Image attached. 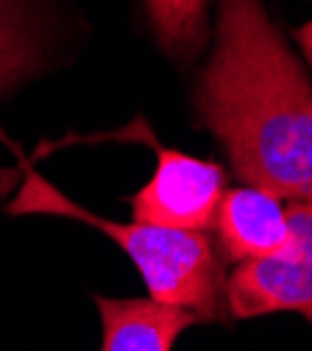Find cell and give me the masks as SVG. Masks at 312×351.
Instances as JSON below:
<instances>
[{"label": "cell", "mask_w": 312, "mask_h": 351, "mask_svg": "<svg viewBox=\"0 0 312 351\" xmlns=\"http://www.w3.org/2000/svg\"><path fill=\"white\" fill-rule=\"evenodd\" d=\"M195 109L240 182L312 201V78L262 0H220Z\"/></svg>", "instance_id": "obj_1"}, {"label": "cell", "mask_w": 312, "mask_h": 351, "mask_svg": "<svg viewBox=\"0 0 312 351\" xmlns=\"http://www.w3.org/2000/svg\"><path fill=\"white\" fill-rule=\"evenodd\" d=\"M9 215H59L98 229L109 240H115L128 259L137 265L148 293L154 301L184 306L195 313L204 324L220 321L226 324V262H223L215 237L209 232H187V229H165L151 223H117L93 215L81 204L70 201L39 173L28 170L25 179L6 206Z\"/></svg>", "instance_id": "obj_2"}, {"label": "cell", "mask_w": 312, "mask_h": 351, "mask_svg": "<svg viewBox=\"0 0 312 351\" xmlns=\"http://www.w3.org/2000/svg\"><path fill=\"white\" fill-rule=\"evenodd\" d=\"M290 240L265 259L240 262L226 279L232 318L296 313L312 324V201L287 204Z\"/></svg>", "instance_id": "obj_3"}, {"label": "cell", "mask_w": 312, "mask_h": 351, "mask_svg": "<svg viewBox=\"0 0 312 351\" xmlns=\"http://www.w3.org/2000/svg\"><path fill=\"white\" fill-rule=\"evenodd\" d=\"M143 143L156 154L154 176L128 198L131 217L140 223L165 226V229H187L209 232L217 215V204L226 193V170L217 162L162 148L148 125L140 120Z\"/></svg>", "instance_id": "obj_4"}, {"label": "cell", "mask_w": 312, "mask_h": 351, "mask_svg": "<svg viewBox=\"0 0 312 351\" xmlns=\"http://www.w3.org/2000/svg\"><path fill=\"white\" fill-rule=\"evenodd\" d=\"M212 229L223 262L240 265L274 256L290 240L287 201L254 184L226 190L217 204Z\"/></svg>", "instance_id": "obj_5"}, {"label": "cell", "mask_w": 312, "mask_h": 351, "mask_svg": "<svg viewBox=\"0 0 312 351\" xmlns=\"http://www.w3.org/2000/svg\"><path fill=\"white\" fill-rule=\"evenodd\" d=\"M101 324V351H173L176 337L201 318L184 306L154 298H104L93 295Z\"/></svg>", "instance_id": "obj_6"}, {"label": "cell", "mask_w": 312, "mask_h": 351, "mask_svg": "<svg viewBox=\"0 0 312 351\" xmlns=\"http://www.w3.org/2000/svg\"><path fill=\"white\" fill-rule=\"evenodd\" d=\"M206 9L209 0H145L151 28L159 48L176 59L190 62L206 42Z\"/></svg>", "instance_id": "obj_7"}, {"label": "cell", "mask_w": 312, "mask_h": 351, "mask_svg": "<svg viewBox=\"0 0 312 351\" xmlns=\"http://www.w3.org/2000/svg\"><path fill=\"white\" fill-rule=\"evenodd\" d=\"M36 67V45L17 0H0V93Z\"/></svg>", "instance_id": "obj_8"}, {"label": "cell", "mask_w": 312, "mask_h": 351, "mask_svg": "<svg viewBox=\"0 0 312 351\" xmlns=\"http://www.w3.org/2000/svg\"><path fill=\"white\" fill-rule=\"evenodd\" d=\"M296 42L301 45V51H304V56L309 62V70H312V20L296 31Z\"/></svg>", "instance_id": "obj_9"}, {"label": "cell", "mask_w": 312, "mask_h": 351, "mask_svg": "<svg viewBox=\"0 0 312 351\" xmlns=\"http://www.w3.org/2000/svg\"><path fill=\"white\" fill-rule=\"evenodd\" d=\"M0 137H3V134H0Z\"/></svg>", "instance_id": "obj_10"}]
</instances>
